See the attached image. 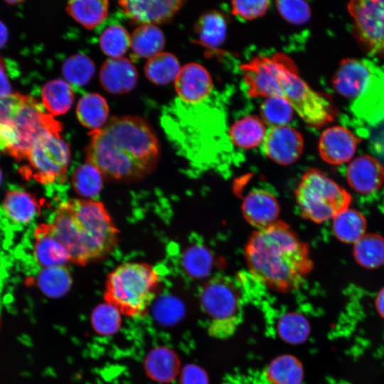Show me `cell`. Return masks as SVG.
<instances>
[{
  "label": "cell",
  "instance_id": "obj_11",
  "mask_svg": "<svg viewBox=\"0 0 384 384\" xmlns=\"http://www.w3.org/2000/svg\"><path fill=\"white\" fill-rule=\"evenodd\" d=\"M200 303L203 311L212 319L238 316L241 305L240 292L230 277L215 276L202 287Z\"/></svg>",
  "mask_w": 384,
  "mask_h": 384
},
{
  "label": "cell",
  "instance_id": "obj_43",
  "mask_svg": "<svg viewBox=\"0 0 384 384\" xmlns=\"http://www.w3.org/2000/svg\"><path fill=\"white\" fill-rule=\"evenodd\" d=\"M183 304L174 297H166L158 304L155 314L156 319L165 324H174L184 315Z\"/></svg>",
  "mask_w": 384,
  "mask_h": 384
},
{
  "label": "cell",
  "instance_id": "obj_27",
  "mask_svg": "<svg viewBox=\"0 0 384 384\" xmlns=\"http://www.w3.org/2000/svg\"><path fill=\"white\" fill-rule=\"evenodd\" d=\"M107 0L70 1L66 11L77 22L87 29H92L100 24L108 14Z\"/></svg>",
  "mask_w": 384,
  "mask_h": 384
},
{
  "label": "cell",
  "instance_id": "obj_48",
  "mask_svg": "<svg viewBox=\"0 0 384 384\" xmlns=\"http://www.w3.org/2000/svg\"><path fill=\"white\" fill-rule=\"evenodd\" d=\"M9 37V32L5 24L0 21V48L6 43Z\"/></svg>",
  "mask_w": 384,
  "mask_h": 384
},
{
  "label": "cell",
  "instance_id": "obj_3",
  "mask_svg": "<svg viewBox=\"0 0 384 384\" xmlns=\"http://www.w3.org/2000/svg\"><path fill=\"white\" fill-rule=\"evenodd\" d=\"M240 68L250 97L282 98L306 124L315 128L334 120L335 110L331 102L301 78L287 55L278 52L270 56L257 55Z\"/></svg>",
  "mask_w": 384,
  "mask_h": 384
},
{
  "label": "cell",
  "instance_id": "obj_38",
  "mask_svg": "<svg viewBox=\"0 0 384 384\" xmlns=\"http://www.w3.org/2000/svg\"><path fill=\"white\" fill-rule=\"evenodd\" d=\"M102 173L92 164L80 166L73 176V186L76 192L85 197L95 196L102 186Z\"/></svg>",
  "mask_w": 384,
  "mask_h": 384
},
{
  "label": "cell",
  "instance_id": "obj_37",
  "mask_svg": "<svg viewBox=\"0 0 384 384\" xmlns=\"http://www.w3.org/2000/svg\"><path fill=\"white\" fill-rule=\"evenodd\" d=\"M294 113L292 106L278 97H266L260 107V117L270 127L287 125Z\"/></svg>",
  "mask_w": 384,
  "mask_h": 384
},
{
  "label": "cell",
  "instance_id": "obj_29",
  "mask_svg": "<svg viewBox=\"0 0 384 384\" xmlns=\"http://www.w3.org/2000/svg\"><path fill=\"white\" fill-rule=\"evenodd\" d=\"M165 45V37L155 25H140L131 36V48L140 58H151L161 53Z\"/></svg>",
  "mask_w": 384,
  "mask_h": 384
},
{
  "label": "cell",
  "instance_id": "obj_4",
  "mask_svg": "<svg viewBox=\"0 0 384 384\" xmlns=\"http://www.w3.org/2000/svg\"><path fill=\"white\" fill-rule=\"evenodd\" d=\"M67 249L72 262L84 265L110 253L118 232L102 203L91 199L66 201L50 223Z\"/></svg>",
  "mask_w": 384,
  "mask_h": 384
},
{
  "label": "cell",
  "instance_id": "obj_32",
  "mask_svg": "<svg viewBox=\"0 0 384 384\" xmlns=\"http://www.w3.org/2000/svg\"><path fill=\"white\" fill-rule=\"evenodd\" d=\"M71 283V277L64 267L43 268L36 278V284L41 292L53 298L65 295Z\"/></svg>",
  "mask_w": 384,
  "mask_h": 384
},
{
  "label": "cell",
  "instance_id": "obj_40",
  "mask_svg": "<svg viewBox=\"0 0 384 384\" xmlns=\"http://www.w3.org/2000/svg\"><path fill=\"white\" fill-rule=\"evenodd\" d=\"M275 5L281 16L290 23L304 24L310 18L311 10L309 5L304 1H276Z\"/></svg>",
  "mask_w": 384,
  "mask_h": 384
},
{
  "label": "cell",
  "instance_id": "obj_1",
  "mask_svg": "<svg viewBox=\"0 0 384 384\" xmlns=\"http://www.w3.org/2000/svg\"><path fill=\"white\" fill-rule=\"evenodd\" d=\"M87 163L113 179L134 180L156 166L159 144L147 123L137 116L112 117L103 127L89 133Z\"/></svg>",
  "mask_w": 384,
  "mask_h": 384
},
{
  "label": "cell",
  "instance_id": "obj_26",
  "mask_svg": "<svg viewBox=\"0 0 384 384\" xmlns=\"http://www.w3.org/2000/svg\"><path fill=\"white\" fill-rule=\"evenodd\" d=\"M109 114L107 100L97 93H87L79 100L76 107V115L80 123L92 130L104 126Z\"/></svg>",
  "mask_w": 384,
  "mask_h": 384
},
{
  "label": "cell",
  "instance_id": "obj_49",
  "mask_svg": "<svg viewBox=\"0 0 384 384\" xmlns=\"http://www.w3.org/2000/svg\"><path fill=\"white\" fill-rule=\"evenodd\" d=\"M376 306L378 312L384 316V287L379 292L377 296Z\"/></svg>",
  "mask_w": 384,
  "mask_h": 384
},
{
  "label": "cell",
  "instance_id": "obj_5",
  "mask_svg": "<svg viewBox=\"0 0 384 384\" xmlns=\"http://www.w3.org/2000/svg\"><path fill=\"white\" fill-rule=\"evenodd\" d=\"M334 90L351 101L356 115L368 122L384 117V72L367 59L344 58L333 79Z\"/></svg>",
  "mask_w": 384,
  "mask_h": 384
},
{
  "label": "cell",
  "instance_id": "obj_30",
  "mask_svg": "<svg viewBox=\"0 0 384 384\" xmlns=\"http://www.w3.org/2000/svg\"><path fill=\"white\" fill-rule=\"evenodd\" d=\"M267 378L272 384H302L304 369L294 356L284 354L274 358L268 365Z\"/></svg>",
  "mask_w": 384,
  "mask_h": 384
},
{
  "label": "cell",
  "instance_id": "obj_24",
  "mask_svg": "<svg viewBox=\"0 0 384 384\" xmlns=\"http://www.w3.org/2000/svg\"><path fill=\"white\" fill-rule=\"evenodd\" d=\"M367 222L358 210L350 207L338 213L332 219L335 237L346 244H355L366 233Z\"/></svg>",
  "mask_w": 384,
  "mask_h": 384
},
{
  "label": "cell",
  "instance_id": "obj_51",
  "mask_svg": "<svg viewBox=\"0 0 384 384\" xmlns=\"http://www.w3.org/2000/svg\"><path fill=\"white\" fill-rule=\"evenodd\" d=\"M1 316H0V326H1Z\"/></svg>",
  "mask_w": 384,
  "mask_h": 384
},
{
  "label": "cell",
  "instance_id": "obj_25",
  "mask_svg": "<svg viewBox=\"0 0 384 384\" xmlns=\"http://www.w3.org/2000/svg\"><path fill=\"white\" fill-rule=\"evenodd\" d=\"M74 92L70 85L61 79L51 80L42 88V105L53 116L65 114L74 102Z\"/></svg>",
  "mask_w": 384,
  "mask_h": 384
},
{
  "label": "cell",
  "instance_id": "obj_42",
  "mask_svg": "<svg viewBox=\"0 0 384 384\" xmlns=\"http://www.w3.org/2000/svg\"><path fill=\"white\" fill-rule=\"evenodd\" d=\"M28 97L20 93H11L0 97V123L14 125Z\"/></svg>",
  "mask_w": 384,
  "mask_h": 384
},
{
  "label": "cell",
  "instance_id": "obj_28",
  "mask_svg": "<svg viewBox=\"0 0 384 384\" xmlns=\"http://www.w3.org/2000/svg\"><path fill=\"white\" fill-rule=\"evenodd\" d=\"M356 262L367 269L378 268L384 265V238L377 233H366L353 244Z\"/></svg>",
  "mask_w": 384,
  "mask_h": 384
},
{
  "label": "cell",
  "instance_id": "obj_34",
  "mask_svg": "<svg viewBox=\"0 0 384 384\" xmlns=\"http://www.w3.org/2000/svg\"><path fill=\"white\" fill-rule=\"evenodd\" d=\"M62 73L70 85L84 86L91 80L95 72L93 61L81 53L73 55L65 60L62 65Z\"/></svg>",
  "mask_w": 384,
  "mask_h": 384
},
{
  "label": "cell",
  "instance_id": "obj_45",
  "mask_svg": "<svg viewBox=\"0 0 384 384\" xmlns=\"http://www.w3.org/2000/svg\"><path fill=\"white\" fill-rule=\"evenodd\" d=\"M206 372L199 366L188 364L181 372L179 384H208Z\"/></svg>",
  "mask_w": 384,
  "mask_h": 384
},
{
  "label": "cell",
  "instance_id": "obj_50",
  "mask_svg": "<svg viewBox=\"0 0 384 384\" xmlns=\"http://www.w3.org/2000/svg\"><path fill=\"white\" fill-rule=\"evenodd\" d=\"M1 177H2V174H1V169H0V184H1Z\"/></svg>",
  "mask_w": 384,
  "mask_h": 384
},
{
  "label": "cell",
  "instance_id": "obj_22",
  "mask_svg": "<svg viewBox=\"0 0 384 384\" xmlns=\"http://www.w3.org/2000/svg\"><path fill=\"white\" fill-rule=\"evenodd\" d=\"M227 28V20L222 13L207 11L198 18L195 25L196 41L208 48L215 49L225 41Z\"/></svg>",
  "mask_w": 384,
  "mask_h": 384
},
{
  "label": "cell",
  "instance_id": "obj_8",
  "mask_svg": "<svg viewBox=\"0 0 384 384\" xmlns=\"http://www.w3.org/2000/svg\"><path fill=\"white\" fill-rule=\"evenodd\" d=\"M61 130L46 131L33 142L26 157L28 165L24 167L26 176L43 184L63 180L70 164V151L60 135Z\"/></svg>",
  "mask_w": 384,
  "mask_h": 384
},
{
  "label": "cell",
  "instance_id": "obj_52",
  "mask_svg": "<svg viewBox=\"0 0 384 384\" xmlns=\"http://www.w3.org/2000/svg\"><path fill=\"white\" fill-rule=\"evenodd\" d=\"M383 72H384V68L383 69Z\"/></svg>",
  "mask_w": 384,
  "mask_h": 384
},
{
  "label": "cell",
  "instance_id": "obj_35",
  "mask_svg": "<svg viewBox=\"0 0 384 384\" xmlns=\"http://www.w3.org/2000/svg\"><path fill=\"white\" fill-rule=\"evenodd\" d=\"M183 265L191 277L196 279L205 278L213 267V254L203 245H191L184 252Z\"/></svg>",
  "mask_w": 384,
  "mask_h": 384
},
{
  "label": "cell",
  "instance_id": "obj_46",
  "mask_svg": "<svg viewBox=\"0 0 384 384\" xmlns=\"http://www.w3.org/2000/svg\"><path fill=\"white\" fill-rule=\"evenodd\" d=\"M18 143V134L14 125L0 123V151L8 152Z\"/></svg>",
  "mask_w": 384,
  "mask_h": 384
},
{
  "label": "cell",
  "instance_id": "obj_9",
  "mask_svg": "<svg viewBox=\"0 0 384 384\" xmlns=\"http://www.w3.org/2000/svg\"><path fill=\"white\" fill-rule=\"evenodd\" d=\"M347 8L361 43L370 54L384 56V1H351Z\"/></svg>",
  "mask_w": 384,
  "mask_h": 384
},
{
  "label": "cell",
  "instance_id": "obj_39",
  "mask_svg": "<svg viewBox=\"0 0 384 384\" xmlns=\"http://www.w3.org/2000/svg\"><path fill=\"white\" fill-rule=\"evenodd\" d=\"M93 329L102 336H110L116 333L122 325V314L109 303L97 306L91 314Z\"/></svg>",
  "mask_w": 384,
  "mask_h": 384
},
{
  "label": "cell",
  "instance_id": "obj_41",
  "mask_svg": "<svg viewBox=\"0 0 384 384\" xmlns=\"http://www.w3.org/2000/svg\"><path fill=\"white\" fill-rule=\"evenodd\" d=\"M232 14L240 19L250 21L262 16L268 10L270 2L262 1H233Z\"/></svg>",
  "mask_w": 384,
  "mask_h": 384
},
{
  "label": "cell",
  "instance_id": "obj_36",
  "mask_svg": "<svg viewBox=\"0 0 384 384\" xmlns=\"http://www.w3.org/2000/svg\"><path fill=\"white\" fill-rule=\"evenodd\" d=\"M102 51L111 58H122L131 47V36L119 24H113L103 30L99 38Z\"/></svg>",
  "mask_w": 384,
  "mask_h": 384
},
{
  "label": "cell",
  "instance_id": "obj_19",
  "mask_svg": "<svg viewBox=\"0 0 384 384\" xmlns=\"http://www.w3.org/2000/svg\"><path fill=\"white\" fill-rule=\"evenodd\" d=\"M138 74L134 65L125 58H110L101 67L100 81L112 94L130 92L137 85Z\"/></svg>",
  "mask_w": 384,
  "mask_h": 384
},
{
  "label": "cell",
  "instance_id": "obj_33",
  "mask_svg": "<svg viewBox=\"0 0 384 384\" xmlns=\"http://www.w3.org/2000/svg\"><path fill=\"white\" fill-rule=\"evenodd\" d=\"M277 331L283 341L290 344H299L308 338L310 326L304 315L297 312H288L279 319Z\"/></svg>",
  "mask_w": 384,
  "mask_h": 384
},
{
  "label": "cell",
  "instance_id": "obj_14",
  "mask_svg": "<svg viewBox=\"0 0 384 384\" xmlns=\"http://www.w3.org/2000/svg\"><path fill=\"white\" fill-rule=\"evenodd\" d=\"M180 0L119 1V7L132 21L141 25H155L169 21L183 6Z\"/></svg>",
  "mask_w": 384,
  "mask_h": 384
},
{
  "label": "cell",
  "instance_id": "obj_12",
  "mask_svg": "<svg viewBox=\"0 0 384 384\" xmlns=\"http://www.w3.org/2000/svg\"><path fill=\"white\" fill-rule=\"evenodd\" d=\"M304 149L301 133L294 127H270L262 144L265 155L279 164L287 166L299 159Z\"/></svg>",
  "mask_w": 384,
  "mask_h": 384
},
{
  "label": "cell",
  "instance_id": "obj_13",
  "mask_svg": "<svg viewBox=\"0 0 384 384\" xmlns=\"http://www.w3.org/2000/svg\"><path fill=\"white\" fill-rule=\"evenodd\" d=\"M174 87L179 100L188 105H196L205 100L213 88L212 78L202 65L189 63L181 67Z\"/></svg>",
  "mask_w": 384,
  "mask_h": 384
},
{
  "label": "cell",
  "instance_id": "obj_20",
  "mask_svg": "<svg viewBox=\"0 0 384 384\" xmlns=\"http://www.w3.org/2000/svg\"><path fill=\"white\" fill-rule=\"evenodd\" d=\"M2 207L8 218L18 225L31 223L39 212L36 198L31 193L17 188L6 193Z\"/></svg>",
  "mask_w": 384,
  "mask_h": 384
},
{
  "label": "cell",
  "instance_id": "obj_16",
  "mask_svg": "<svg viewBox=\"0 0 384 384\" xmlns=\"http://www.w3.org/2000/svg\"><path fill=\"white\" fill-rule=\"evenodd\" d=\"M346 179L351 188L358 193L370 194L379 190L383 184L384 167L371 156H359L348 165Z\"/></svg>",
  "mask_w": 384,
  "mask_h": 384
},
{
  "label": "cell",
  "instance_id": "obj_21",
  "mask_svg": "<svg viewBox=\"0 0 384 384\" xmlns=\"http://www.w3.org/2000/svg\"><path fill=\"white\" fill-rule=\"evenodd\" d=\"M267 131L266 124L260 117L248 115L231 125L229 137L237 147L250 149L262 145Z\"/></svg>",
  "mask_w": 384,
  "mask_h": 384
},
{
  "label": "cell",
  "instance_id": "obj_6",
  "mask_svg": "<svg viewBox=\"0 0 384 384\" xmlns=\"http://www.w3.org/2000/svg\"><path fill=\"white\" fill-rule=\"evenodd\" d=\"M157 272L143 262H125L107 277L105 300L129 317L144 316L155 299L159 284Z\"/></svg>",
  "mask_w": 384,
  "mask_h": 384
},
{
  "label": "cell",
  "instance_id": "obj_31",
  "mask_svg": "<svg viewBox=\"0 0 384 384\" xmlns=\"http://www.w3.org/2000/svg\"><path fill=\"white\" fill-rule=\"evenodd\" d=\"M181 68L174 55L161 52L148 59L144 65V74L152 83L164 85L176 80Z\"/></svg>",
  "mask_w": 384,
  "mask_h": 384
},
{
  "label": "cell",
  "instance_id": "obj_7",
  "mask_svg": "<svg viewBox=\"0 0 384 384\" xmlns=\"http://www.w3.org/2000/svg\"><path fill=\"white\" fill-rule=\"evenodd\" d=\"M302 215L313 223H323L350 207L351 194L317 169L307 170L295 190Z\"/></svg>",
  "mask_w": 384,
  "mask_h": 384
},
{
  "label": "cell",
  "instance_id": "obj_2",
  "mask_svg": "<svg viewBox=\"0 0 384 384\" xmlns=\"http://www.w3.org/2000/svg\"><path fill=\"white\" fill-rule=\"evenodd\" d=\"M245 258L254 279L281 292L299 287L314 267L309 245L281 220L252 234Z\"/></svg>",
  "mask_w": 384,
  "mask_h": 384
},
{
  "label": "cell",
  "instance_id": "obj_17",
  "mask_svg": "<svg viewBox=\"0 0 384 384\" xmlns=\"http://www.w3.org/2000/svg\"><path fill=\"white\" fill-rule=\"evenodd\" d=\"M241 208L245 220L257 229L276 222L280 210L276 196L265 189L250 191L244 198Z\"/></svg>",
  "mask_w": 384,
  "mask_h": 384
},
{
  "label": "cell",
  "instance_id": "obj_10",
  "mask_svg": "<svg viewBox=\"0 0 384 384\" xmlns=\"http://www.w3.org/2000/svg\"><path fill=\"white\" fill-rule=\"evenodd\" d=\"M18 143L7 153L15 159H26L36 139L46 131L62 129L61 124L45 111L44 107L32 97L21 109L14 121Z\"/></svg>",
  "mask_w": 384,
  "mask_h": 384
},
{
  "label": "cell",
  "instance_id": "obj_44",
  "mask_svg": "<svg viewBox=\"0 0 384 384\" xmlns=\"http://www.w3.org/2000/svg\"><path fill=\"white\" fill-rule=\"evenodd\" d=\"M240 323V316L212 319L208 326V334L215 338L225 339L232 336Z\"/></svg>",
  "mask_w": 384,
  "mask_h": 384
},
{
  "label": "cell",
  "instance_id": "obj_18",
  "mask_svg": "<svg viewBox=\"0 0 384 384\" xmlns=\"http://www.w3.org/2000/svg\"><path fill=\"white\" fill-rule=\"evenodd\" d=\"M33 254L43 268L64 267L70 262L67 249L55 235L50 223L41 224L35 230Z\"/></svg>",
  "mask_w": 384,
  "mask_h": 384
},
{
  "label": "cell",
  "instance_id": "obj_47",
  "mask_svg": "<svg viewBox=\"0 0 384 384\" xmlns=\"http://www.w3.org/2000/svg\"><path fill=\"white\" fill-rule=\"evenodd\" d=\"M11 85L6 71L3 58L0 56V97L11 94Z\"/></svg>",
  "mask_w": 384,
  "mask_h": 384
},
{
  "label": "cell",
  "instance_id": "obj_23",
  "mask_svg": "<svg viewBox=\"0 0 384 384\" xmlns=\"http://www.w3.org/2000/svg\"><path fill=\"white\" fill-rule=\"evenodd\" d=\"M144 365L148 375L161 383L172 381L180 370L178 356L166 347H158L151 350L145 359Z\"/></svg>",
  "mask_w": 384,
  "mask_h": 384
},
{
  "label": "cell",
  "instance_id": "obj_15",
  "mask_svg": "<svg viewBox=\"0 0 384 384\" xmlns=\"http://www.w3.org/2000/svg\"><path fill=\"white\" fill-rule=\"evenodd\" d=\"M358 140L347 128L334 126L325 129L319 141L321 159L331 165H340L352 160Z\"/></svg>",
  "mask_w": 384,
  "mask_h": 384
}]
</instances>
